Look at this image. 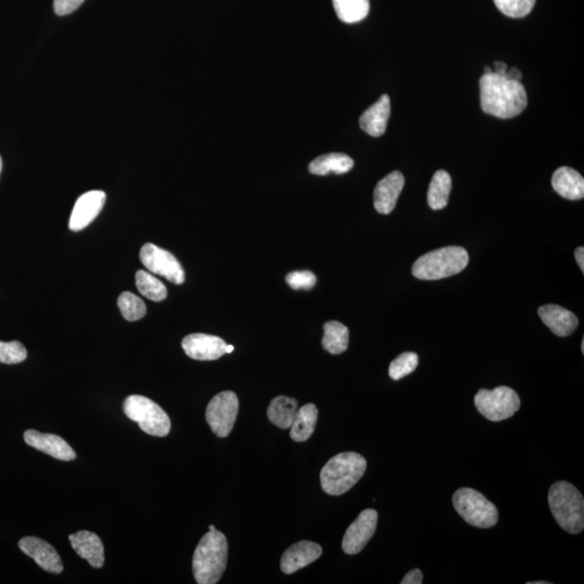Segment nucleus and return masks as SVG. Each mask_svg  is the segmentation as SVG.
I'll return each instance as SVG.
<instances>
[{"mask_svg":"<svg viewBox=\"0 0 584 584\" xmlns=\"http://www.w3.org/2000/svg\"><path fill=\"white\" fill-rule=\"evenodd\" d=\"M549 504L559 526L572 534L582 532L584 499L575 486L568 482L553 484L549 492Z\"/></svg>","mask_w":584,"mask_h":584,"instance_id":"4","label":"nucleus"},{"mask_svg":"<svg viewBox=\"0 0 584 584\" xmlns=\"http://www.w3.org/2000/svg\"><path fill=\"white\" fill-rule=\"evenodd\" d=\"M538 314L549 331L558 337L571 336L579 325L575 314L556 304L540 307Z\"/></svg>","mask_w":584,"mask_h":584,"instance_id":"19","label":"nucleus"},{"mask_svg":"<svg viewBox=\"0 0 584 584\" xmlns=\"http://www.w3.org/2000/svg\"><path fill=\"white\" fill-rule=\"evenodd\" d=\"M239 409L237 395L232 391L221 392L210 401L206 420L218 438H227L232 432Z\"/></svg>","mask_w":584,"mask_h":584,"instance_id":"9","label":"nucleus"},{"mask_svg":"<svg viewBox=\"0 0 584 584\" xmlns=\"http://www.w3.org/2000/svg\"><path fill=\"white\" fill-rule=\"evenodd\" d=\"M554 191L562 198L579 200L584 198V179L575 169L561 167L552 176Z\"/></svg>","mask_w":584,"mask_h":584,"instance_id":"21","label":"nucleus"},{"mask_svg":"<svg viewBox=\"0 0 584 584\" xmlns=\"http://www.w3.org/2000/svg\"><path fill=\"white\" fill-rule=\"evenodd\" d=\"M233 351H234V347L233 346H229L228 345L227 347H225V353H227V354H229V353H232Z\"/></svg>","mask_w":584,"mask_h":584,"instance_id":"39","label":"nucleus"},{"mask_svg":"<svg viewBox=\"0 0 584 584\" xmlns=\"http://www.w3.org/2000/svg\"><path fill=\"white\" fill-rule=\"evenodd\" d=\"M286 282L294 291H308L315 286L317 278L310 271H297L287 275Z\"/></svg>","mask_w":584,"mask_h":584,"instance_id":"33","label":"nucleus"},{"mask_svg":"<svg viewBox=\"0 0 584 584\" xmlns=\"http://www.w3.org/2000/svg\"><path fill=\"white\" fill-rule=\"evenodd\" d=\"M581 351H582V353H584V340H582Z\"/></svg>","mask_w":584,"mask_h":584,"instance_id":"44","label":"nucleus"},{"mask_svg":"<svg viewBox=\"0 0 584 584\" xmlns=\"http://www.w3.org/2000/svg\"><path fill=\"white\" fill-rule=\"evenodd\" d=\"M480 106L486 114L509 120L522 114L528 105L522 82L508 80L494 72L479 80Z\"/></svg>","mask_w":584,"mask_h":584,"instance_id":"1","label":"nucleus"},{"mask_svg":"<svg viewBox=\"0 0 584 584\" xmlns=\"http://www.w3.org/2000/svg\"><path fill=\"white\" fill-rule=\"evenodd\" d=\"M484 72H485V74H489V73H492L494 71L489 66H485Z\"/></svg>","mask_w":584,"mask_h":584,"instance_id":"40","label":"nucleus"},{"mask_svg":"<svg viewBox=\"0 0 584 584\" xmlns=\"http://www.w3.org/2000/svg\"><path fill=\"white\" fill-rule=\"evenodd\" d=\"M391 115V100L390 97L384 95L378 100L374 105L364 112L361 116L360 126L367 135L371 136H381L385 135L387 122Z\"/></svg>","mask_w":584,"mask_h":584,"instance_id":"20","label":"nucleus"},{"mask_svg":"<svg viewBox=\"0 0 584 584\" xmlns=\"http://www.w3.org/2000/svg\"><path fill=\"white\" fill-rule=\"evenodd\" d=\"M332 4L342 22H361L370 13V0H332Z\"/></svg>","mask_w":584,"mask_h":584,"instance_id":"27","label":"nucleus"},{"mask_svg":"<svg viewBox=\"0 0 584 584\" xmlns=\"http://www.w3.org/2000/svg\"><path fill=\"white\" fill-rule=\"evenodd\" d=\"M119 307L121 315L126 321L136 322L144 318L146 314L145 303L135 293L125 292L119 298Z\"/></svg>","mask_w":584,"mask_h":584,"instance_id":"29","label":"nucleus"},{"mask_svg":"<svg viewBox=\"0 0 584 584\" xmlns=\"http://www.w3.org/2000/svg\"><path fill=\"white\" fill-rule=\"evenodd\" d=\"M367 469L364 456L356 453L339 454L328 461L321 472L323 492L331 495L346 494L362 478Z\"/></svg>","mask_w":584,"mask_h":584,"instance_id":"3","label":"nucleus"},{"mask_svg":"<svg viewBox=\"0 0 584 584\" xmlns=\"http://www.w3.org/2000/svg\"><path fill=\"white\" fill-rule=\"evenodd\" d=\"M476 409L486 419L499 422L512 418L520 409L518 393L508 386L479 390L474 397Z\"/></svg>","mask_w":584,"mask_h":584,"instance_id":"8","label":"nucleus"},{"mask_svg":"<svg viewBox=\"0 0 584 584\" xmlns=\"http://www.w3.org/2000/svg\"><path fill=\"white\" fill-rule=\"evenodd\" d=\"M27 351L26 347L19 341H0V362L7 365L19 364L27 360Z\"/></svg>","mask_w":584,"mask_h":584,"instance_id":"32","label":"nucleus"},{"mask_svg":"<svg viewBox=\"0 0 584 584\" xmlns=\"http://www.w3.org/2000/svg\"><path fill=\"white\" fill-rule=\"evenodd\" d=\"M228 552V540L222 533L215 529L206 533L194 552L193 573L196 582L218 583L227 569Z\"/></svg>","mask_w":584,"mask_h":584,"instance_id":"2","label":"nucleus"},{"mask_svg":"<svg viewBox=\"0 0 584 584\" xmlns=\"http://www.w3.org/2000/svg\"><path fill=\"white\" fill-rule=\"evenodd\" d=\"M522 72L518 70L517 67H512L511 70L507 72V75H505V78H508V80H512V81H517L520 82L522 80Z\"/></svg>","mask_w":584,"mask_h":584,"instance_id":"36","label":"nucleus"},{"mask_svg":"<svg viewBox=\"0 0 584 584\" xmlns=\"http://www.w3.org/2000/svg\"><path fill=\"white\" fill-rule=\"evenodd\" d=\"M549 582L546 581H536V582H529V584H548Z\"/></svg>","mask_w":584,"mask_h":584,"instance_id":"41","label":"nucleus"},{"mask_svg":"<svg viewBox=\"0 0 584 584\" xmlns=\"http://www.w3.org/2000/svg\"><path fill=\"white\" fill-rule=\"evenodd\" d=\"M70 542L74 551L82 558L86 559L93 568H102L105 565V547L100 537L88 530H81L70 534Z\"/></svg>","mask_w":584,"mask_h":584,"instance_id":"18","label":"nucleus"},{"mask_svg":"<svg viewBox=\"0 0 584 584\" xmlns=\"http://www.w3.org/2000/svg\"><path fill=\"white\" fill-rule=\"evenodd\" d=\"M24 441L31 448L51 456L57 460L72 461L76 459L75 451L60 436L27 430L24 433Z\"/></svg>","mask_w":584,"mask_h":584,"instance_id":"15","label":"nucleus"},{"mask_svg":"<svg viewBox=\"0 0 584 584\" xmlns=\"http://www.w3.org/2000/svg\"><path fill=\"white\" fill-rule=\"evenodd\" d=\"M127 417L139 424L144 433L165 438L169 434L171 421L166 411L145 396L130 395L124 402Z\"/></svg>","mask_w":584,"mask_h":584,"instance_id":"6","label":"nucleus"},{"mask_svg":"<svg viewBox=\"0 0 584 584\" xmlns=\"http://www.w3.org/2000/svg\"><path fill=\"white\" fill-rule=\"evenodd\" d=\"M85 0H55L53 9L58 16H66L82 6Z\"/></svg>","mask_w":584,"mask_h":584,"instance_id":"34","label":"nucleus"},{"mask_svg":"<svg viewBox=\"0 0 584 584\" xmlns=\"http://www.w3.org/2000/svg\"><path fill=\"white\" fill-rule=\"evenodd\" d=\"M19 548L24 554L34 559L43 571L56 573L63 572V563L56 549L51 543L37 537H26L19 540Z\"/></svg>","mask_w":584,"mask_h":584,"instance_id":"12","label":"nucleus"},{"mask_svg":"<svg viewBox=\"0 0 584 584\" xmlns=\"http://www.w3.org/2000/svg\"><path fill=\"white\" fill-rule=\"evenodd\" d=\"M575 257L579 267H580L581 271L584 272V248L578 247L576 249Z\"/></svg>","mask_w":584,"mask_h":584,"instance_id":"38","label":"nucleus"},{"mask_svg":"<svg viewBox=\"0 0 584 584\" xmlns=\"http://www.w3.org/2000/svg\"><path fill=\"white\" fill-rule=\"evenodd\" d=\"M469 260V253L464 248L444 247L417 260L412 274L422 281H439L463 272L468 267Z\"/></svg>","mask_w":584,"mask_h":584,"instance_id":"5","label":"nucleus"},{"mask_svg":"<svg viewBox=\"0 0 584 584\" xmlns=\"http://www.w3.org/2000/svg\"><path fill=\"white\" fill-rule=\"evenodd\" d=\"M451 176L445 170L436 171L432 178L429 192L428 204L433 210H441L448 204L451 192Z\"/></svg>","mask_w":584,"mask_h":584,"instance_id":"26","label":"nucleus"},{"mask_svg":"<svg viewBox=\"0 0 584 584\" xmlns=\"http://www.w3.org/2000/svg\"><path fill=\"white\" fill-rule=\"evenodd\" d=\"M419 365V357L416 353H402L391 362L389 375L391 379L399 381L402 378L412 374Z\"/></svg>","mask_w":584,"mask_h":584,"instance_id":"30","label":"nucleus"},{"mask_svg":"<svg viewBox=\"0 0 584 584\" xmlns=\"http://www.w3.org/2000/svg\"><path fill=\"white\" fill-rule=\"evenodd\" d=\"M404 185L405 178L401 171H393L377 184L374 201L378 213L389 214L394 210Z\"/></svg>","mask_w":584,"mask_h":584,"instance_id":"17","label":"nucleus"},{"mask_svg":"<svg viewBox=\"0 0 584 584\" xmlns=\"http://www.w3.org/2000/svg\"><path fill=\"white\" fill-rule=\"evenodd\" d=\"M495 6L504 16L518 19L528 16L536 0H494Z\"/></svg>","mask_w":584,"mask_h":584,"instance_id":"31","label":"nucleus"},{"mask_svg":"<svg viewBox=\"0 0 584 584\" xmlns=\"http://www.w3.org/2000/svg\"><path fill=\"white\" fill-rule=\"evenodd\" d=\"M209 529L211 530V532H214V530H215V527L214 526V525H210Z\"/></svg>","mask_w":584,"mask_h":584,"instance_id":"43","label":"nucleus"},{"mask_svg":"<svg viewBox=\"0 0 584 584\" xmlns=\"http://www.w3.org/2000/svg\"><path fill=\"white\" fill-rule=\"evenodd\" d=\"M2 169H3V160H2V157H0V174H2Z\"/></svg>","mask_w":584,"mask_h":584,"instance_id":"42","label":"nucleus"},{"mask_svg":"<svg viewBox=\"0 0 584 584\" xmlns=\"http://www.w3.org/2000/svg\"><path fill=\"white\" fill-rule=\"evenodd\" d=\"M106 200V194L103 191H90L77 199L72 211L70 230L78 232L86 229L93 220L101 213Z\"/></svg>","mask_w":584,"mask_h":584,"instance_id":"14","label":"nucleus"},{"mask_svg":"<svg viewBox=\"0 0 584 584\" xmlns=\"http://www.w3.org/2000/svg\"><path fill=\"white\" fill-rule=\"evenodd\" d=\"M227 343L219 337L192 333L186 336L183 341L185 354L196 361H215L222 357Z\"/></svg>","mask_w":584,"mask_h":584,"instance_id":"13","label":"nucleus"},{"mask_svg":"<svg viewBox=\"0 0 584 584\" xmlns=\"http://www.w3.org/2000/svg\"><path fill=\"white\" fill-rule=\"evenodd\" d=\"M401 584H421L424 583V575L420 569H414L402 579Z\"/></svg>","mask_w":584,"mask_h":584,"instance_id":"35","label":"nucleus"},{"mask_svg":"<svg viewBox=\"0 0 584 584\" xmlns=\"http://www.w3.org/2000/svg\"><path fill=\"white\" fill-rule=\"evenodd\" d=\"M318 419L317 407L307 404L299 409L291 426V438L294 441H306L311 438L315 431Z\"/></svg>","mask_w":584,"mask_h":584,"instance_id":"23","label":"nucleus"},{"mask_svg":"<svg viewBox=\"0 0 584 584\" xmlns=\"http://www.w3.org/2000/svg\"><path fill=\"white\" fill-rule=\"evenodd\" d=\"M456 513L466 523L478 528H492L498 523V509L485 498L483 494L472 488L456 490L453 497Z\"/></svg>","mask_w":584,"mask_h":584,"instance_id":"7","label":"nucleus"},{"mask_svg":"<svg viewBox=\"0 0 584 584\" xmlns=\"http://www.w3.org/2000/svg\"><path fill=\"white\" fill-rule=\"evenodd\" d=\"M140 260L151 273L160 275L175 284H183L185 273L173 253L156 246L145 244L140 252Z\"/></svg>","mask_w":584,"mask_h":584,"instance_id":"10","label":"nucleus"},{"mask_svg":"<svg viewBox=\"0 0 584 584\" xmlns=\"http://www.w3.org/2000/svg\"><path fill=\"white\" fill-rule=\"evenodd\" d=\"M353 167H354V160L350 156L343 153H331L314 160L308 166V170L316 175H343L348 173Z\"/></svg>","mask_w":584,"mask_h":584,"instance_id":"22","label":"nucleus"},{"mask_svg":"<svg viewBox=\"0 0 584 584\" xmlns=\"http://www.w3.org/2000/svg\"><path fill=\"white\" fill-rule=\"evenodd\" d=\"M323 549L320 544L311 541L294 543L283 554L281 568L284 573H291L310 565L322 557Z\"/></svg>","mask_w":584,"mask_h":584,"instance_id":"16","label":"nucleus"},{"mask_svg":"<svg viewBox=\"0 0 584 584\" xmlns=\"http://www.w3.org/2000/svg\"><path fill=\"white\" fill-rule=\"evenodd\" d=\"M350 332L343 323L331 321L323 325V347L331 354L339 355L345 353L348 347Z\"/></svg>","mask_w":584,"mask_h":584,"instance_id":"25","label":"nucleus"},{"mask_svg":"<svg viewBox=\"0 0 584 584\" xmlns=\"http://www.w3.org/2000/svg\"><path fill=\"white\" fill-rule=\"evenodd\" d=\"M508 72V66L507 63L504 62H494V72L495 74H498L500 76L505 77L507 75Z\"/></svg>","mask_w":584,"mask_h":584,"instance_id":"37","label":"nucleus"},{"mask_svg":"<svg viewBox=\"0 0 584 584\" xmlns=\"http://www.w3.org/2000/svg\"><path fill=\"white\" fill-rule=\"evenodd\" d=\"M136 284L137 291L142 296L150 299L152 301L160 302L167 298V288L163 283L156 278L154 275L140 269L136 274Z\"/></svg>","mask_w":584,"mask_h":584,"instance_id":"28","label":"nucleus"},{"mask_svg":"<svg viewBox=\"0 0 584 584\" xmlns=\"http://www.w3.org/2000/svg\"><path fill=\"white\" fill-rule=\"evenodd\" d=\"M378 525L375 510H364L347 528L343 537L342 549L348 556H355L364 549L374 536Z\"/></svg>","mask_w":584,"mask_h":584,"instance_id":"11","label":"nucleus"},{"mask_svg":"<svg viewBox=\"0 0 584 584\" xmlns=\"http://www.w3.org/2000/svg\"><path fill=\"white\" fill-rule=\"evenodd\" d=\"M298 409V401L292 397H275L269 406V420L278 428L289 429L292 425Z\"/></svg>","mask_w":584,"mask_h":584,"instance_id":"24","label":"nucleus"}]
</instances>
